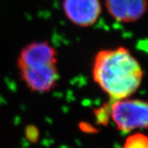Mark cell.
Returning a JSON list of instances; mask_svg holds the SVG:
<instances>
[{
	"mask_svg": "<svg viewBox=\"0 0 148 148\" xmlns=\"http://www.w3.org/2000/svg\"><path fill=\"white\" fill-rule=\"evenodd\" d=\"M123 148H148V137L142 133H136L128 137Z\"/></svg>",
	"mask_w": 148,
	"mask_h": 148,
	"instance_id": "6",
	"label": "cell"
},
{
	"mask_svg": "<svg viewBox=\"0 0 148 148\" xmlns=\"http://www.w3.org/2000/svg\"><path fill=\"white\" fill-rule=\"evenodd\" d=\"M63 9L69 21L81 27L94 25L101 12L99 0H63Z\"/></svg>",
	"mask_w": 148,
	"mask_h": 148,
	"instance_id": "4",
	"label": "cell"
},
{
	"mask_svg": "<svg viewBox=\"0 0 148 148\" xmlns=\"http://www.w3.org/2000/svg\"><path fill=\"white\" fill-rule=\"evenodd\" d=\"M142 67L126 48L101 50L92 65V77L110 101L126 99L137 91L143 80Z\"/></svg>",
	"mask_w": 148,
	"mask_h": 148,
	"instance_id": "1",
	"label": "cell"
},
{
	"mask_svg": "<svg viewBox=\"0 0 148 148\" xmlns=\"http://www.w3.org/2000/svg\"><path fill=\"white\" fill-rule=\"evenodd\" d=\"M58 54L54 48L46 41L28 44L17 58L20 75L40 74L57 70Z\"/></svg>",
	"mask_w": 148,
	"mask_h": 148,
	"instance_id": "2",
	"label": "cell"
},
{
	"mask_svg": "<svg viewBox=\"0 0 148 148\" xmlns=\"http://www.w3.org/2000/svg\"><path fill=\"white\" fill-rule=\"evenodd\" d=\"M108 12L116 21L128 23L143 16L147 7V0H106Z\"/></svg>",
	"mask_w": 148,
	"mask_h": 148,
	"instance_id": "5",
	"label": "cell"
},
{
	"mask_svg": "<svg viewBox=\"0 0 148 148\" xmlns=\"http://www.w3.org/2000/svg\"><path fill=\"white\" fill-rule=\"evenodd\" d=\"M108 105L109 114L119 131L148 128V101L126 98L110 101Z\"/></svg>",
	"mask_w": 148,
	"mask_h": 148,
	"instance_id": "3",
	"label": "cell"
}]
</instances>
